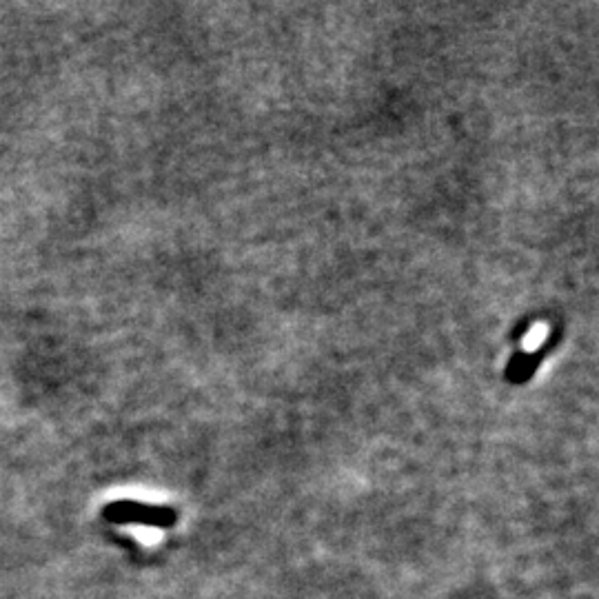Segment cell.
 Segmentation results:
<instances>
[{
  "mask_svg": "<svg viewBox=\"0 0 599 599\" xmlns=\"http://www.w3.org/2000/svg\"><path fill=\"white\" fill-rule=\"evenodd\" d=\"M105 517L116 524H147V526H167L176 524V511L156 509V506L138 504V502H114L105 506Z\"/></svg>",
  "mask_w": 599,
  "mask_h": 599,
  "instance_id": "6da1fadb",
  "label": "cell"
},
{
  "mask_svg": "<svg viewBox=\"0 0 599 599\" xmlns=\"http://www.w3.org/2000/svg\"><path fill=\"white\" fill-rule=\"evenodd\" d=\"M537 364H540V355L537 353H520L513 364H509V380L524 382L526 378H531Z\"/></svg>",
  "mask_w": 599,
  "mask_h": 599,
  "instance_id": "7a4b0ae2",
  "label": "cell"
}]
</instances>
